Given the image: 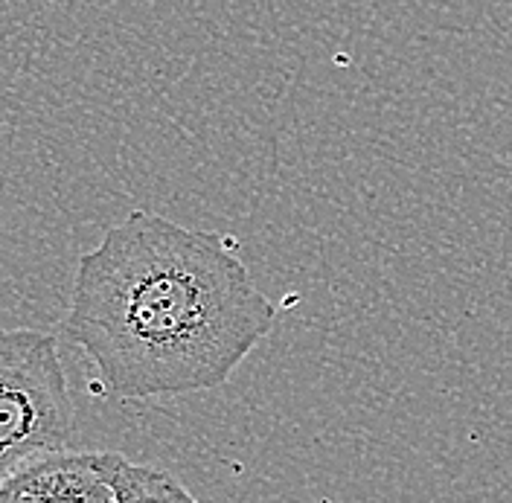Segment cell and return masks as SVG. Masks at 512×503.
Returning a JSON list of instances; mask_svg holds the SVG:
<instances>
[{
    "mask_svg": "<svg viewBox=\"0 0 512 503\" xmlns=\"http://www.w3.org/2000/svg\"><path fill=\"white\" fill-rule=\"evenodd\" d=\"M277 323L216 233L134 210L82 253L64 335L117 399L216 390Z\"/></svg>",
    "mask_w": 512,
    "mask_h": 503,
    "instance_id": "obj_1",
    "label": "cell"
},
{
    "mask_svg": "<svg viewBox=\"0 0 512 503\" xmlns=\"http://www.w3.org/2000/svg\"><path fill=\"white\" fill-rule=\"evenodd\" d=\"M73 440L59 341L38 329H0V486L32 460L70 451Z\"/></svg>",
    "mask_w": 512,
    "mask_h": 503,
    "instance_id": "obj_2",
    "label": "cell"
},
{
    "mask_svg": "<svg viewBox=\"0 0 512 503\" xmlns=\"http://www.w3.org/2000/svg\"><path fill=\"white\" fill-rule=\"evenodd\" d=\"M114 451H56L0 486V503H114Z\"/></svg>",
    "mask_w": 512,
    "mask_h": 503,
    "instance_id": "obj_3",
    "label": "cell"
},
{
    "mask_svg": "<svg viewBox=\"0 0 512 503\" xmlns=\"http://www.w3.org/2000/svg\"><path fill=\"white\" fill-rule=\"evenodd\" d=\"M111 486L114 503H198L172 474L128 463L123 454H117Z\"/></svg>",
    "mask_w": 512,
    "mask_h": 503,
    "instance_id": "obj_4",
    "label": "cell"
}]
</instances>
